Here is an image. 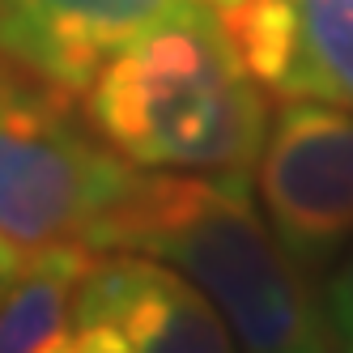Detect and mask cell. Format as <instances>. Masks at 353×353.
<instances>
[{
  "label": "cell",
  "instance_id": "obj_11",
  "mask_svg": "<svg viewBox=\"0 0 353 353\" xmlns=\"http://www.w3.org/2000/svg\"><path fill=\"white\" fill-rule=\"evenodd\" d=\"M21 260H26V256H21V251H17L13 243H5V239H0V298H5V290L13 285V276H17Z\"/></svg>",
  "mask_w": 353,
  "mask_h": 353
},
{
  "label": "cell",
  "instance_id": "obj_12",
  "mask_svg": "<svg viewBox=\"0 0 353 353\" xmlns=\"http://www.w3.org/2000/svg\"><path fill=\"white\" fill-rule=\"evenodd\" d=\"M209 13H225V9H239V5H247V0H200Z\"/></svg>",
  "mask_w": 353,
  "mask_h": 353
},
{
  "label": "cell",
  "instance_id": "obj_9",
  "mask_svg": "<svg viewBox=\"0 0 353 353\" xmlns=\"http://www.w3.org/2000/svg\"><path fill=\"white\" fill-rule=\"evenodd\" d=\"M323 319L332 327V341H341L345 349L353 345V239L345 243V256L336 260V268L323 281Z\"/></svg>",
  "mask_w": 353,
  "mask_h": 353
},
{
  "label": "cell",
  "instance_id": "obj_5",
  "mask_svg": "<svg viewBox=\"0 0 353 353\" xmlns=\"http://www.w3.org/2000/svg\"><path fill=\"white\" fill-rule=\"evenodd\" d=\"M200 0H0V60L81 98L115 52Z\"/></svg>",
  "mask_w": 353,
  "mask_h": 353
},
{
  "label": "cell",
  "instance_id": "obj_13",
  "mask_svg": "<svg viewBox=\"0 0 353 353\" xmlns=\"http://www.w3.org/2000/svg\"><path fill=\"white\" fill-rule=\"evenodd\" d=\"M345 353H353V345H349V349H345Z\"/></svg>",
  "mask_w": 353,
  "mask_h": 353
},
{
  "label": "cell",
  "instance_id": "obj_3",
  "mask_svg": "<svg viewBox=\"0 0 353 353\" xmlns=\"http://www.w3.org/2000/svg\"><path fill=\"white\" fill-rule=\"evenodd\" d=\"M141 183L72 98L0 60V239L17 251L81 243L98 251Z\"/></svg>",
  "mask_w": 353,
  "mask_h": 353
},
{
  "label": "cell",
  "instance_id": "obj_2",
  "mask_svg": "<svg viewBox=\"0 0 353 353\" xmlns=\"http://www.w3.org/2000/svg\"><path fill=\"white\" fill-rule=\"evenodd\" d=\"M81 115L123 162L174 174L247 179L268 132L264 85L209 9L158 21L115 52L85 85Z\"/></svg>",
  "mask_w": 353,
  "mask_h": 353
},
{
  "label": "cell",
  "instance_id": "obj_8",
  "mask_svg": "<svg viewBox=\"0 0 353 353\" xmlns=\"http://www.w3.org/2000/svg\"><path fill=\"white\" fill-rule=\"evenodd\" d=\"M294 68L285 98L353 111V0H294Z\"/></svg>",
  "mask_w": 353,
  "mask_h": 353
},
{
  "label": "cell",
  "instance_id": "obj_4",
  "mask_svg": "<svg viewBox=\"0 0 353 353\" xmlns=\"http://www.w3.org/2000/svg\"><path fill=\"white\" fill-rule=\"evenodd\" d=\"M256 166L272 234L302 268H323L353 239V111L285 98Z\"/></svg>",
  "mask_w": 353,
  "mask_h": 353
},
{
  "label": "cell",
  "instance_id": "obj_10",
  "mask_svg": "<svg viewBox=\"0 0 353 353\" xmlns=\"http://www.w3.org/2000/svg\"><path fill=\"white\" fill-rule=\"evenodd\" d=\"M43 353H132L115 327L103 323H68Z\"/></svg>",
  "mask_w": 353,
  "mask_h": 353
},
{
  "label": "cell",
  "instance_id": "obj_1",
  "mask_svg": "<svg viewBox=\"0 0 353 353\" xmlns=\"http://www.w3.org/2000/svg\"><path fill=\"white\" fill-rule=\"evenodd\" d=\"M98 251H137L183 272L217 307L239 353H332L302 264L239 174H141Z\"/></svg>",
  "mask_w": 353,
  "mask_h": 353
},
{
  "label": "cell",
  "instance_id": "obj_7",
  "mask_svg": "<svg viewBox=\"0 0 353 353\" xmlns=\"http://www.w3.org/2000/svg\"><path fill=\"white\" fill-rule=\"evenodd\" d=\"M90 260L94 251L81 243L39 247L30 260H21L13 285L0 298V353H43L64 332Z\"/></svg>",
  "mask_w": 353,
  "mask_h": 353
},
{
  "label": "cell",
  "instance_id": "obj_6",
  "mask_svg": "<svg viewBox=\"0 0 353 353\" xmlns=\"http://www.w3.org/2000/svg\"><path fill=\"white\" fill-rule=\"evenodd\" d=\"M68 323H103L132 353H234L217 307L183 272L137 251H94Z\"/></svg>",
  "mask_w": 353,
  "mask_h": 353
}]
</instances>
